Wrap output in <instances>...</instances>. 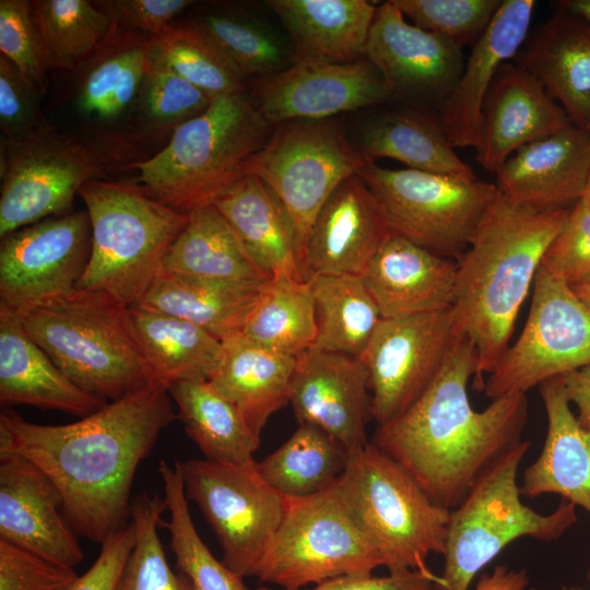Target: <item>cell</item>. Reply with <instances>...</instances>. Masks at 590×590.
Returning a JSON list of instances; mask_svg holds the SVG:
<instances>
[{
	"mask_svg": "<svg viewBox=\"0 0 590 590\" xmlns=\"http://www.w3.org/2000/svg\"><path fill=\"white\" fill-rule=\"evenodd\" d=\"M434 576L428 568L391 571L388 576H342L308 590H434Z\"/></svg>",
	"mask_w": 590,
	"mask_h": 590,
	"instance_id": "cell-54",
	"label": "cell"
},
{
	"mask_svg": "<svg viewBox=\"0 0 590 590\" xmlns=\"http://www.w3.org/2000/svg\"><path fill=\"white\" fill-rule=\"evenodd\" d=\"M178 464L186 497L213 529L222 562L243 578L253 576L282 521L285 497L264 481L256 461L190 459Z\"/></svg>",
	"mask_w": 590,
	"mask_h": 590,
	"instance_id": "cell-13",
	"label": "cell"
},
{
	"mask_svg": "<svg viewBox=\"0 0 590 590\" xmlns=\"http://www.w3.org/2000/svg\"><path fill=\"white\" fill-rule=\"evenodd\" d=\"M581 199H583L586 202L590 204V174H589L588 182H587V186H586V189Z\"/></svg>",
	"mask_w": 590,
	"mask_h": 590,
	"instance_id": "cell-59",
	"label": "cell"
},
{
	"mask_svg": "<svg viewBox=\"0 0 590 590\" xmlns=\"http://www.w3.org/2000/svg\"><path fill=\"white\" fill-rule=\"evenodd\" d=\"M295 58L351 62L364 58L377 5L366 0H270Z\"/></svg>",
	"mask_w": 590,
	"mask_h": 590,
	"instance_id": "cell-32",
	"label": "cell"
},
{
	"mask_svg": "<svg viewBox=\"0 0 590 590\" xmlns=\"http://www.w3.org/2000/svg\"><path fill=\"white\" fill-rule=\"evenodd\" d=\"M391 234L384 213L364 180H344L319 211L309 232L305 281L315 274L362 276Z\"/></svg>",
	"mask_w": 590,
	"mask_h": 590,
	"instance_id": "cell-22",
	"label": "cell"
},
{
	"mask_svg": "<svg viewBox=\"0 0 590 590\" xmlns=\"http://www.w3.org/2000/svg\"><path fill=\"white\" fill-rule=\"evenodd\" d=\"M565 394L578 408L580 425L590 432V366L560 376Z\"/></svg>",
	"mask_w": 590,
	"mask_h": 590,
	"instance_id": "cell-55",
	"label": "cell"
},
{
	"mask_svg": "<svg viewBox=\"0 0 590 590\" xmlns=\"http://www.w3.org/2000/svg\"><path fill=\"white\" fill-rule=\"evenodd\" d=\"M153 58L211 98L245 92V79L194 22L152 36Z\"/></svg>",
	"mask_w": 590,
	"mask_h": 590,
	"instance_id": "cell-43",
	"label": "cell"
},
{
	"mask_svg": "<svg viewBox=\"0 0 590 590\" xmlns=\"http://www.w3.org/2000/svg\"><path fill=\"white\" fill-rule=\"evenodd\" d=\"M590 366V308L574 290L539 267L524 328L484 384L492 400L526 393L550 378Z\"/></svg>",
	"mask_w": 590,
	"mask_h": 590,
	"instance_id": "cell-14",
	"label": "cell"
},
{
	"mask_svg": "<svg viewBox=\"0 0 590 590\" xmlns=\"http://www.w3.org/2000/svg\"><path fill=\"white\" fill-rule=\"evenodd\" d=\"M0 403L84 417L108 402L73 384L28 335L20 315L0 304Z\"/></svg>",
	"mask_w": 590,
	"mask_h": 590,
	"instance_id": "cell-26",
	"label": "cell"
},
{
	"mask_svg": "<svg viewBox=\"0 0 590 590\" xmlns=\"http://www.w3.org/2000/svg\"><path fill=\"white\" fill-rule=\"evenodd\" d=\"M528 583L526 569L510 570L505 565H497L491 574L480 576L475 590H524Z\"/></svg>",
	"mask_w": 590,
	"mask_h": 590,
	"instance_id": "cell-56",
	"label": "cell"
},
{
	"mask_svg": "<svg viewBox=\"0 0 590 590\" xmlns=\"http://www.w3.org/2000/svg\"><path fill=\"white\" fill-rule=\"evenodd\" d=\"M562 590H586V589H582L580 587H567V586H564V587H562Z\"/></svg>",
	"mask_w": 590,
	"mask_h": 590,
	"instance_id": "cell-60",
	"label": "cell"
},
{
	"mask_svg": "<svg viewBox=\"0 0 590 590\" xmlns=\"http://www.w3.org/2000/svg\"><path fill=\"white\" fill-rule=\"evenodd\" d=\"M571 125L541 81L518 63L505 62L482 107L475 160L497 169L517 150Z\"/></svg>",
	"mask_w": 590,
	"mask_h": 590,
	"instance_id": "cell-21",
	"label": "cell"
},
{
	"mask_svg": "<svg viewBox=\"0 0 590 590\" xmlns=\"http://www.w3.org/2000/svg\"><path fill=\"white\" fill-rule=\"evenodd\" d=\"M92 228L79 290L101 292L131 308L162 271L164 257L188 222L141 188L103 179L79 191Z\"/></svg>",
	"mask_w": 590,
	"mask_h": 590,
	"instance_id": "cell-6",
	"label": "cell"
},
{
	"mask_svg": "<svg viewBox=\"0 0 590 590\" xmlns=\"http://www.w3.org/2000/svg\"><path fill=\"white\" fill-rule=\"evenodd\" d=\"M530 445L520 440L500 453L450 510L444 569L434 590H468L476 574L509 543L522 536L555 541L577 522L576 505L570 502L563 500L547 515L521 502L517 475Z\"/></svg>",
	"mask_w": 590,
	"mask_h": 590,
	"instance_id": "cell-9",
	"label": "cell"
},
{
	"mask_svg": "<svg viewBox=\"0 0 590 590\" xmlns=\"http://www.w3.org/2000/svg\"><path fill=\"white\" fill-rule=\"evenodd\" d=\"M98 58L83 79L79 106L82 111L111 119L135 97L153 63L152 37L145 39L115 25L95 52Z\"/></svg>",
	"mask_w": 590,
	"mask_h": 590,
	"instance_id": "cell-40",
	"label": "cell"
},
{
	"mask_svg": "<svg viewBox=\"0 0 590 590\" xmlns=\"http://www.w3.org/2000/svg\"><path fill=\"white\" fill-rule=\"evenodd\" d=\"M196 25L228 58L246 80L266 78L287 68L295 55L268 27L250 20L209 14Z\"/></svg>",
	"mask_w": 590,
	"mask_h": 590,
	"instance_id": "cell-45",
	"label": "cell"
},
{
	"mask_svg": "<svg viewBox=\"0 0 590 590\" xmlns=\"http://www.w3.org/2000/svg\"><path fill=\"white\" fill-rule=\"evenodd\" d=\"M529 590H536L535 588H530Z\"/></svg>",
	"mask_w": 590,
	"mask_h": 590,
	"instance_id": "cell-63",
	"label": "cell"
},
{
	"mask_svg": "<svg viewBox=\"0 0 590 590\" xmlns=\"http://www.w3.org/2000/svg\"><path fill=\"white\" fill-rule=\"evenodd\" d=\"M380 554L350 520L331 488L285 497L282 521L253 577L284 590H300L342 576H370Z\"/></svg>",
	"mask_w": 590,
	"mask_h": 590,
	"instance_id": "cell-11",
	"label": "cell"
},
{
	"mask_svg": "<svg viewBox=\"0 0 590 590\" xmlns=\"http://www.w3.org/2000/svg\"><path fill=\"white\" fill-rule=\"evenodd\" d=\"M369 391L368 374L358 357L314 346L295 357L290 404L298 423L320 427L349 455L369 442Z\"/></svg>",
	"mask_w": 590,
	"mask_h": 590,
	"instance_id": "cell-19",
	"label": "cell"
},
{
	"mask_svg": "<svg viewBox=\"0 0 590 590\" xmlns=\"http://www.w3.org/2000/svg\"><path fill=\"white\" fill-rule=\"evenodd\" d=\"M534 7V0H503L489 26L472 46L456 86L438 111L455 149H475L486 94L500 67L524 44Z\"/></svg>",
	"mask_w": 590,
	"mask_h": 590,
	"instance_id": "cell-24",
	"label": "cell"
},
{
	"mask_svg": "<svg viewBox=\"0 0 590 590\" xmlns=\"http://www.w3.org/2000/svg\"><path fill=\"white\" fill-rule=\"evenodd\" d=\"M349 452L320 427L300 423L275 451L257 462L264 481L284 497L329 489L344 472Z\"/></svg>",
	"mask_w": 590,
	"mask_h": 590,
	"instance_id": "cell-39",
	"label": "cell"
},
{
	"mask_svg": "<svg viewBox=\"0 0 590 590\" xmlns=\"http://www.w3.org/2000/svg\"><path fill=\"white\" fill-rule=\"evenodd\" d=\"M556 7L581 21L590 33V0H563Z\"/></svg>",
	"mask_w": 590,
	"mask_h": 590,
	"instance_id": "cell-57",
	"label": "cell"
},
{
	"mask_svg": "<svg viewBox=\"0 0 590 590\" xmlns=\"http://www.w3.org/2000/svg\"><path fill=\"white\" fill-rule=\"evenodd\" d=\"M212 204L268 279L291 275L305 281L293 221L278 196L259 177L244 175Z\"/></svg>",
	"mask_w": 590,
	"mask_h": 590,
	"instance_id": "cell-27",
	"label": "cell"
},
{
	"mask_svg": "<svg viewBox=\"0 0 590 590\" xmlns=\"http://www.w3.org/2000/svg\"><path fill=\"white\" fill-rule=\"evenodd\" d=\"M165 510V499L148 493L131 503L134 544L115 590H193L189 578L167 563L157 532Z\"/></svg>",
	"mask_w": 590,
	"mask_h": 590,
	"instance_id": "cell-44",
	"label": "cell"
},
{
	"mask_svg": "<svg viewBox=\"0 0 590 590\" xmlns=\"http://www.w3.org/2000/svg\"><path fill=\"white\" fill-rule=\"evenodd\" d=\"M318 333L314 297L306 281L279 275L263 282L241 335L296 357L310 349Z\"/></svg>",
	"mask_w": 590,
	"mask_h": 590,
	"instance_id": "cell-38",
	"label": "cell"
},
{
	"mask_svg": "<svg viewBox=\"0 0 590 590\" xmlns=\"http://www.w3.org/2000/svg\"><path fill=\"white\" fill-rule=\"evenodd\" d=\"M578 297L590 308V283L571 287Z\"/></svg>",
	"mask_w": 590,
	"mask_h": 590,
	"instance_id": "cell-58",
	"label": "cell"
},
{
	"mask_svg": "<svg viewBox=\"0 0 590 590\" xmlns=\"http://www.w3.org/2000/svg\"><path fill=\"white\" fill-rule=\"evenodd\" d=\"M0 540L70 568L84 558L55 483L10 451H0Z\"/></svg>",
	"mask_w": 590,
	"mask_h": 590,
	"instance_id": "cell-20",
	"label": "cell"
},
{
	"mask_svg": "<svg viewBox=\"0 0 590 590\" xmlns=\"http://www.w3.org/2000/svg\"><path fill=\"white\" fill-rule=\"evenodd\" d=\"M590 174V133L574 125L517 150L495 173L498 191L536 211L571 208Z\"/></svg>",
	"mask_w": 590,
	"mask_h": 590,
	"instance_id": "cell-23",
	"label": "cell"
},
{
	"mask_svg": "<svg viewBox=\"0 0 590 590\" xmlns=\"http://www.w3.org/2000/svg\"><path fill=\"white\" fill-rule=\"evenodd\" d=\"M19 315L28 335L90 394L113 402L156 385L129 308L113 297L75 288Z\"/></svg>",
	"mask_w": 590,
	"mask_h": 590,
	"instance_id": "cell-5",
	"label": "cell"
},
{
	"mask_svg": "<svg viewBox=\"0 0 590 590\" xmlns=\"http://www.w3.org/2000/svg\"><path fill=\"white\" fill-rule=\"evenodd\" d=\"M457 261L438 256L391 233L368 263L362 279L381 318L449 309Z\"/></svg>",
	"mask_w": 590,
	"mask_h": 590,
	"instance_id": "cell-25",
	"label": "cell"
},
{
	"mask_svg": "<svg viewBox=\"0 0 590 590\" xmlns=\"http://www.w3.org/2000/svg\"><path fill=\"white\" fill-rule=\"evenodd\" d=\"M414 25L463 49L484 34L503 0H392Z\"/></svg>",
	"mask_w": 590,
	"mask_h": 590,
	"instance_id": "cell-46",
	"label": "cell"
},
{
	"mask_svg": "<svg viewBox=\"0 0 590 590\" xmlns=\"http://www.w3.org/2000/svg\"><path fill=\"white\" fill-rule=\"evenodd\" d=\"M364 58L380 73L393 99L437 111L465 63L462 49L409 23L392 0L377 5Z\"/></svg>",
	"mask_w": 590,
	"mask_h": 590,
	"instance_id": "cell-18",
	"label": "cell"
},
{
	"mask_svg": "<svg viewBox=\"0 0 590 590\" xmlns=\"http://www.w3.org/2000/svg\"><path fill=\"white\" fill-rule=\"evenodd\" d=\"M569 211H536L498 191L471 245L457 260L451 312L457 330L475 349L476 390L484 389L483 375L494 369L509 346L543 255Z\"/></svg>",
	"mask_w": 590,
	"mask_h": 590,
	"instance_id": "cell-3",
	"label": "cell"
},
{
	"mask_svg": "<svg viewBox=\"0 0 590 590\" xmlns=\"http://www.w3.org/2000/svg\"><path fill=\"white\" fill-rule=\"evenodd\" d=\"M295 357L263 347L241 334L223 342L220 366L209 380L260 437L268 420L290 404Z\"/></svg>",
	"mask_w": 590,
	"mask_h": 590,
	"instance_id": "cell-31",
	"label": "cell"
},
{
	"mask_svg": "<svg viewBox=\"0 0 590 590\" xmlns=\"http://www.w3.org/2000/svg\"><path fill=\"white\" fill-rule=\"evenodd\" d=\"M270 126L245 92L220 96L177 126L163 150L130 169L138 170V182L150 197L189 213L248 174Z\"/></svg>",
	"mask_w": 590,
	"mask_h": 590,
	"instance_id": "cell-4",
	"label": "cell"
},
{
	"mask_svg": "<svg viewBox=\"0 0 590 590\" xmlns=\"http://www.w3.org/2000/svg\"><path fill=\"white\" fill-rule=\"evenodd\" d=\"M256 590H271V589H269V588H267V587H259V588H257Z\"/></svg>",
	"mask_w": 590,
	"mask_h": 590,
	"instance_id": "cell-61",
	"label": "cell"
},
{
	"mask_svg": "<svg viewBox=\"0 0 590 590\" xmlns=\"http://www.w3.org/2000/svg\"><path fill=\"white\" fill-rule=\"evenodd\" d=\"M134 544V526L130 521L108 536L93 565L79 577L72 590H115Z\"/></svg>",
	"mask_w": 590,
	"mask_h": 590,
	"instance_id": "cell-53",
	"label": "cell"
},
{
	"mask_svg": "<svg viewBox=\"0 0 590 590\" xmlns=\"http://www.w3.org/2000/svg\"><path fill=\"white\" fill-rule=\"evenodd\" d=\"M48 69H74L107 40L115 24L87 0L32 1Z\"/></svg>",
	"mask_w": 590,
	"mask_h": 590,
	"instance_id": "cell-41",
	"label": "cell"
},
{
	"mask_svg": "<svg viewBox=\"0 0 590 590\" xmlns=\"http://www.w3.org/2000/svg\"><path fill=\"white\" fill-rule=\"evenodd\" d=\"M368 162L329 119L276 125L251 158L248 174L272 189L293 221L303 274L309 232L319 211L335 189L358 175Z\"/></svg>",
	"mask_w": 590,
	"mask_h": 590,
	"instance_id": "cell-12",
	"label": "cell"
},
{
	"mask_svg": "<svg viewBox=\"0 0 590 590\" xmlns=\"http://www.w3.org/2000/svg\"><path fill=\"white\" fill-rule=\"evenodd\" d=\"M540 266L570 287L590 283V204L583 199L570 208Z\"/></svg>",
	"mask_w": 590,
	"mask_h": 590,
	"instance_id": "cell-48",
	"label": "cell"
},
{
	"mask_svg": "<svg viewBox=\"0 0 590 590\" xmlns=\"http://www.w3.org/2000/svg\"><path fill=\"white\" fill-rule=\"evenodd\" d=\"M164 499L169 519L162 520L169 532L176 566L185 574L193 590H248L243 577L216 559L204 544L192 522L178 462L158 463Z\"/></svg>",
	"mask_w": 590,
	"mask_h": 590,
	"instance_id": "cell-42",
	"label": "cell"
},
{
	"mask_svg": "<svg viewBox=\"0 0 590 590\" xmlns=\"http://www.w3.org/2000/svg\"><path fill=\"white\" fill-rule=\"evenodd\" d=\"M36 94L17 69L0 55V128L2 137L24 138L39 130L45 122Z\"/></svg>",
	"mask_w": 590,
	"mask_h": 590,
	"instance_id": "cell-51",
	"label": "cell"
},
{
	"mask_svg": "<svg viewBox=\"0 0 590 590\" xmlns=\"http://www.w3.org/2000/svg\"><path fill=\"white\" fill-rule=\"evenodd\" d=\"M263 282L162 271L134 307L184 319L224 342L241 334Z\"/></svg>",
	"mask_w": 590,
	"mask_h": 590,
	"instance_id": "cell-30",
	"label": "cell"
},
{
	"mask_svg": "<svg viewBox=\"0 0 590 590\" xmlns=\"http://www.w3.org/2000/svg\"><path fill=\"white\" fill-rule=\"evenodd\" d=\"M460 333L451 308L381 318L362 355L378 425L402 414L436 378Z\"/></svg>",
	"mask_w": 590,
	"mask_h": 590,
	"instance_id": "cell-15",
	"label": "cell"
},
{
	"mask_svg": "<svg viewBox=\"0 0 590 590\" xmlns=\"http://www.w3.org/2000/svg\"><path fill=\"white\" fill-rule=\"evenodd\" d=\"M357 150L369 162L387 157L416 170L477 178L457 155L439 115L422 108L388 111L371 119L361 131Z\"/></svg>",
	"mask_w": 590,
	"mask_h": 590,
	"instance_id": "cell-33",
	"label": "cell"
},
{
	"mask_svg": "<svg viewBox=\"0 0 590 590\" xmlns=\"http://www.w3.org/2000/svg\"><path fill=\"white\" fill-rule=\"evenodd\" d=\"M125 138H83L44 126L19 139L1 137L0 236L67 211L80 189L139 162Z\"/></svg>",
	"mask_w": 590,
	"mask_h": 590,
	"instance_id": "cell-8",
	"label": "cell"
},
{
	"mask_svg": "<svg viewBox=\"0 0 590 590\" xmlns=\"http://www.w3.org/2000/svg\"><path fill=\"white\" fill-rule=\"evenodd\" d=\"M162 271L219 280H268L212 203L188 213L186 226L164 257Z\"/></svg>",
	"mask_w": 590,
	"mask_h": 590,
	"instance_id": "cell-35",
	"label": "cell"
},
{
	"mask_svg": "<svg viewBox=\"0 0 590 590\" xmlns=\"http://www.w3.org/2000/svg\"><path fill=\"white\" fill-rule=\"evenodd\" d=\"M95 3L111 22L126 31H141L152 36L163 34L172 20L193 1L190 0H104Z\"/></svg>",
	"mask_w": 590,
	"mask_h": 590,
	"instance_id": "cell-52",
	"label": "cell"
},
{
	"mask_svg": "<svg viewBox=\"0 0 590 590\" xmlns=\"http://www.w3.org/2000/svg\"><path fill=\"white\" fill-rule=\"evenodd\" d=\"M79 577L74 568L0 540V590H72Z\"/></svg>",
	"mask_w": 590,
	"mask_h": 590,
	"instance_id": "cell-50",
	"label": "cell"
},
{
	"mask_svg": "<svg viewBox=\"0 0 590 590\" xmlns=\"http://www.w3.org/2000/svg\"><path fill=\"white\" fill-rule=\"evenodd\" d=\"M134 338L154 382L209 381L223 356V342L200 327L166 314L129 308Z\"/></svg>",
	"mask_w": 590,
	"mask_h": 590,
	"instance_id": "cell-34",
	"label": "cell"
},
{
	"mask_svg": "<svg viewBox=\"0 0 590 590\" xmlns=\"http://www.w3.org/2000/svg\"><path fill=\"white\" fill-rule=\"evenodd\" d=\"M170 394L152 385L64 425H42L3 409L0 451L17 453L55 483L75 533L102 544L129 522L140 462L175 418Z\"/></svg>",
	"mask_w": 590,
	"mask_h": 590,
	"instance_id": "cell-1",
	"label": "cell"
},
{
	"mask_svg": "<svg viewBox=\"0 0 590 590\" xmlns=\"http://www.w3.org/2000/svg\"><path fill=\"white\" fill-rule=\"evenodd\" d=\"M588 580L590 581V569L588 571Z\"/></svg>",
	"mask_w": 590,
	"mask_h": 590,
	"instance_id": "cell-62",
	"label": "cell"
},
{
	"mask_svg": "<svg viewBox=\"0 0 590 590\" xmlns=\"http://www.w3.org/2000/svg\"><path fill=\"white\" fill-rule=\"evenodd\" d=\"M539 392L547 416L546 438L523 472L520 493L530 498L558 494L590 515V432L571 412L560 376L541 382Z\"/></svg>",
	"mask_w": 590,
	"mask_h": 590,
	"instance_id": "cell-29",
	"label": "cell"
},
{
	"mask_svg": "<svg viewBox=\"0 0 590 590\" xmlns=\"http://www.w3.org/2000/svg\"><path fill=\"white\" fill-rule=\"evenodd\" d=\"M0 51L36 94L44 93L48 66L32 1H0Z\"/></svg>",
	"mask_w": 590,
	"mask_h": 590,
	"instance_id": "cell-47",
	"label": "cell"
},
{
	"mask_svg": "<svg viewBox=\"0 0 590 590\" xmlns=\"http://www.w3.org/2000/svg\"><path fill=\"white\" fill-rule=\"evenodd\" d=\"M516 63L541 81L571 125L590 133V33L581 21L557 9L528 35Z\"/></svg>",
	"mask_w": 590,
	"mask_h": 590,
	"instance_id": "cell-28",
	"label": "cell"
},
{
	"mask_svg": "<svg viewBox=\"0 0 590 590\" xmlns=\"http://www.w3.org/2000/svg\"><path fill=\"white\" fill-rule=\"evenodd\" d=\"M145 107L150 117L167 125H181L204 111L213 98L202 90L156 62L144 80Z\"/></svg>",
	"mask_w": 590,
	"mask_h": 590,
	"instance_id": "cell-49",
	"label": "cell"
},
{
	"mask_svg": "<svg viewBox=\"0 0 590 590\" xmlns=\"http://www.w3.org/2000/svg\"><path fill=\"white\" fill-rule=\"evenodd\" d=\"M1 239L0 304L21 314L75 290L90 257L92 228L87 212L78 211Z\"/></svg>",
	"mask_w": 590,
	"mask_h": 590,
	"instance_id": "cell-16",
	"label": "cell"
},
{
	"mask_svg": "<svg viewBox=\"0 0 590 590\" xmlns=\"http://www.w3.org/2000/svg\"><path fill=\"white\" fill-rule=\"evenodd\" d=\"M330 488L389 573L425 569L429 554L444 553L450 509L436 505L373 441L349 455L344 472Z\"/></svg>",
	"mask_w": 590,
	"mask_h": 590,
	"instance_id": "cell-7",
	"label": "cell"
},
{
	"mask_svg": "<svg viewBox=\"0 0 590 590\" xmlns=\"http://www.w3.org/2000/svg\"><path fill=\"white\" fill-rule=\"evenodd\" d=\"M358 176L376 198L391 233L458 260L498 193L495 184L368 162Z\"/></svg>",
	"mask_w": 590,
	"mask_h": 590,
	"instance_id": "cell-10",
	"label": "cell"
},
{
	"mask_svg": "<svg viewBox=\"0 0 590 590\" xmlns=\"http://www.w3.org/2000/svg\"><path fill=\"white\" fill-rule=\"evenodd\" d=\"M476 355L464 334L440 371L402 414L378 425L373 442L401 464L438 506L456 508L480 473L519 442L528 420L526 393L475 411L468 397Z\"/></svg>",
	"mask_w": 590,
	"mask_h": 590,
	"instance_id": "cell-2",
	"label": "cell"
},
{
	"mask_svg": "<svg viewBox=\"0 0 590 590\" xmlns=\"http://www.w3.org/2000/svg\"><path fill=\"white\" fill-rule=\"evenodd\" d=\"M251 99L272 126L293 120H323L393 101L377 69L366 59L333 62L295 58L285 69L262 78Z\"/></svg>",
	"mask_w": 590,
	"mask_h": 590,
	"instance_id": "cell-17",
	"label": "cell"
},
{
	"mask_svg": "<svg viewBox=\"0 0 590 590\" xmlns=\"http://www.w3.org/2000/svg\"><path fill=\"white\" fill-rule=\"evenodd\" d=\"M311 291L318 323L316 349L361 358L381 320L362 276L315 274Z\"/></svg>",
	"mask_w": 590,
	"mask_h": 590,
	"instance_id": "cell-37",
	"label": "cell"
},
{
	"mask_svg": "<svg viewBox=\"0 0 590 590\" xmlns=\"http://www.w3.org/2000/svg\"><path fill=\"white\" fill-rule=\"evenodd\" d=\"M168 392L178 406L186 434L204 459L231 464L255 462L260 437L209 381H180L170 386Z\"/></svg>",
	"mask_w": 590,
	"mask_h": 590,
	"instance_id": "cell-36",
	"label": "cell"
}]
</instances>
